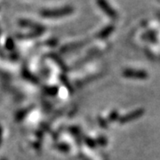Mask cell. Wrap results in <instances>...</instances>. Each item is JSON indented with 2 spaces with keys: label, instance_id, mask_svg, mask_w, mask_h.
I'll return each mask as SVG.
<instances>
[{
  "label": "cell",
  "instance_id": "cell-1",
  "mask_svg": "<svg viewBox=\"0 0 160 160\" xmlns=\"http://www.w3.org/2000/svg\"><path fill=\"white\" fill-rule=\"evenodd\" d=\"M73 12L72 6H63L55 9H46L41 12V14L46 17H59L63 15H68Z\"/></svg>",
  "mask_w": 160,
  "mask_h": 160
},
{
  "label": "cell",
  "instance_id": "cell-2",
  "mask_svg": "<svg viewBox=\"0 0 160 160\" xmlns=\"http://www.w3.org/2000/svg\"><path fill=\"white\" fill-rule=\"evenodd\" d=\"M97 4L98 6L102 9L103 12H106L110 17H116L117 16V13H116L115 10L112 9V7L109 6V3L106 0H97Z\"/></svg>",
  "mask_w": 160,
  "mask_h": 160
}]
</instances>
